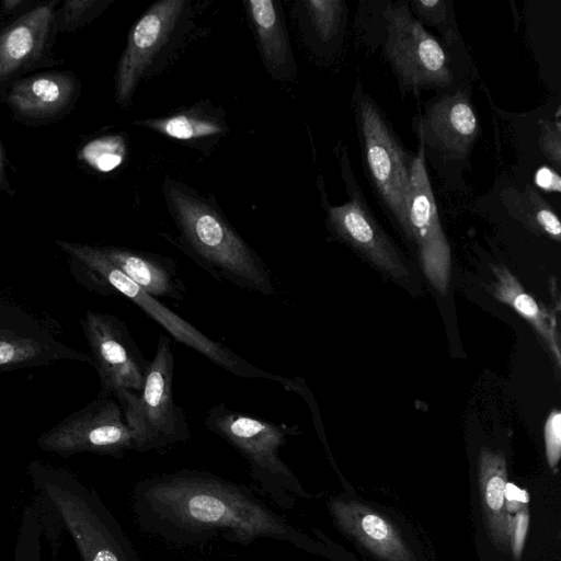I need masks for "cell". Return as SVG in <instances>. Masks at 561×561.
<instances>
[{
  "label": "cell",
  "mask_w": 561,
  "mask_h": 561,
  "mask_svg": "<svg viewBox=\"0 0 561 561\" xmlns=\"http://www.w3.org/2000/svg\"><path fill=\"white\" fill-rule=\"evenodd\" d=\"M140 527L176 546L219 535L232 543L267 538L312 548L309 538L245 485L207 471L183 469L140 480L133 491Z\"/></svg>",
  "instance_id": "cell-1"
},
{
  "label": "cell",
  "mask_w": 561,
  "mask_h": 561,
  "mask_svg": "<svg viewBox=\"0 0 561 561\" xmlns=\"http://www.w3.org/2000/svg\"><path fill=\"white\" fill-rule=\"evenodd\" d=\"M164 193L188 254L214 278L272 296L271 273L218 209L174 180Z\"/></svg>",
  "instance_id": "cell-2"
},
{
  "label": "cell",
  "mask_w": 561,
  "mask_h": 561,
  "mask_svg": "<svg viewBox=\"0 0 561 561\" xmlns=\"http://www.w3.org/2000/svg\"><path fill=\"white\" fill-rule=\"evenodd\" d=\"M55 244L67 254L71 275L87 290L102 296L121 295L128 298L162 325L176 341L238 377L271 379L280 382L288 390H294L296 387V381L253 366L227 346L213 341L190 322L173 313L123 274L99 247L66 240H56Z\"/></svg>",
  "instance_id": "cell-3"
},
{
  "label": "cell",
  "mask_w": 561,
  "mask_h": 561,
  "mask_svg": "<svg viewBox=\"0 0 561 561\" xmlns=\"http://www.w3.org/2000/svg\"><path fill=\"white\" fill-rule=\"evenodd\" d=\"M28 470L72 536L82 561H142L95 491L64 469L33 461Z\"/></svg>",
  "instance_id": "cell-4"
},
{
  "label": "cell",
  "mask_w": 561,
  "mask_h": 561,
  "mask_svg": "<svg viewBox=\"0 0 561 561\" xmlns=\"http://www.w3.org/2000/svg\"><path fill=\"white\" fill-rule=\"evenodd\" d=\"M204 424L247 460L251 478L279 508L291 510L296 497L309 496L279 456L294 428L231 410L225 402L208 410Z\"/></svg>",
  "instance_id": "cell-5"
},
{
  "label": "cell",
  "mask_w": 561,
  "mask_h": 561,
  "mask_svg": "<svg viewBox=\"0 0 561 561\" xmlns=\"http://www.w3.org/2000/svg\"><path fill=\"white\" fill-rule=\"evenodd\" d=\"M174 355L170 337L160 335L140 393L119 391V403L134 449L149 451L191 438L190 425L173 397Z\"/></svg>",
  "instance_id": "cell-6"
},
{
  "label": "cell",
  "mask_w": 561,
  "mask_h": 561,
  "mask_svg": "<svg viewBox=\"0 0 561 561\" xmlns=\"http://www.w3.org/2000/svg\"><path fill=\"white\" fill-rule=\"evenodd\" d=\"M358 131L370 178L387 208L408 233L410 162L377 105L362 90L355 94Z\"/></svg>",
  "instance_id": "cell-7"
},
{
  "label": "cell",
  "mask_w": 561,
  "mask_h": 561,
  "mask_svg": "<svg viewBox=\"0 0 561 561\" xmlns=\"http://www.w3.org/2000/svg\"><path fill=\"white\" fill-rule=\"evenodd\" d=\"M386 56L405 88H445L453 73L440 44L412 16L407 3L389 2L383 10Z\"/></svg>",
  "instance_id": "cell-8"
},
{
  "label": "cell",
  "mask_w": 561,
  "mask_h": 561,
  "mask_svg": "<svg viewBox=\"0 0 561 561\" xmlns=\"http://www.w3.org/2000/svg\"><path fill=\"white\" fill-rule=\"evenodd\" d=\"M37 446L68 457L93 453L121 458L134 449L131 433L114 397L96 398L39 435Z\"/></svg>",
  "instance_id": "cell-9"
},
{
  "label": "cell",
  "mask_w": 561,
  "mask_h": 561,
  "mask_svg": "<svg viewBox=\"0 0 561 561\" xmlns=\"http://www.w3.org/2000/svg\"><path fill=\"white\" fill-rule=\"evenodd\" d=\"M80 324L100 379L99 398L119 391L140 393L150 362L145 358L126 324L117 317L88 310Z\"/></svg>",
  "instance_id": "cell-10"
},
{
  "label": "cell",
  "mask_w": 561,
  "mask_h": 561,
  "mask_svg": "<svg viewBox=\"0 0 561 561\" xmlns=\"http://www.w3.org/2000/svg\"><path fill=\"white\" fill-rule=\"evenodd\" d=\"M424 139L410 162L409 227L407 236L417 247L420 264L431 285L444 294L450 279V248L442 229L425 167Z\"/></svg>",
  "instance_id": "cell-11"
},
{
  "label": "cell",
  "mask_w": 561,
  "mask_h": 561,
  "mask_svg": "<svg viewBox=\"0 0 561 561\" xmlns=\"http://www.w3.org/2000/svg\"><path fill=\"white\" fill-rule=\"evenodd\" d=\"M184 13V0H162L134 24L115 76V101L119 106L129 105L138 83L175 34Z\"/></svg>",
  "instance_id": "cell-12"
},
{
  "label": "cell",
  "mask_w": 561,
  "mask_h": 561,
  "mask_svg": "<svg viewBox=\"0 0 561 561\" xmlns=\"http://www.w3.org/2000/svg\"><path fill=\"white\" fill-rule=\"evenodd\" d=\"M58 360L92 365L89 354L61 343L32 313L0 299V374Z\"/></svg>",
  "instance_id": "cell-13"
},
{
  "label": "cell",
  "mask_w": 561,
  "mask_h": 561,
  "mask_svg": "<svg viewBox=\"0 0 561 561\" xmlns=\"http://www.w3.org/2000/svg\"><path fill=\"white\" fill-rule=\"evenodd\" d=\"M58 3H39L0 28V87L9 88L26 71L51 64L48 56L57 32Z\"/></svg>",
  "instance_id": "cell-14"
},
{
  "label": "cell",
  "mask_w": 561,
  "mask_h": 561,
  "mask_svg": "<svg viewBox=\"0 0 561 561\" xmlns=\"http://www.w3.org/2000/svg\"><path fill=\"white\" fill-rule=\"evenodd\" d=\"M328 224L340 240L383 272L398 278L409 275L396 248L357 192L350 193L347 203L328 208Z\"/></svg>",
  "instance_id": "cell-15"
},
{
  "label": "cell",
  "mask_w": 561,
  "mask_h": 561,
  "mask_svg": "<svg viewBox=\"0 0 561 561\" xmlns=\"http://www.w3.org/2000/svg\"><path fill=\"white\" fill-rule=\"evenodd\" d=\"M80 92L77 77L70 71H55L20 78L7 91L11 111L26 121H48L67 113Z\"/></svg>",
  "instance_id": "cell-16"
},
{
  "label": "cell",
  "mask_w": 561,
  "mask_h": 561,
  "mask_svg": "<svg viewBox=\"0 0 561 561\" xmlns=\"http://www.w3.org/2000/svg\"><path fill=\"white\" fill-rule=\"evenodd\" d=\"M479 125L462 91L433 102L421 122V136L448 158L463 159L473 145Z\"/></svg>",
  "instance_id": "cell-17"
},
{
  "label": "cell",
  "mask_w": 561,
  "mask_h": 561,
  "mask_svg": "<svg viewBox=\"0 0 561 561\" xmlns=\"http://www.w3.org/2000/svg\"><path fill=\"white\" fill-rule=\"evenodd\" d=\"M329 510L336 525L385 561H416L397 528L371 507L353 500L333 499Z\"/></svg>",
  "instance_id": "cell-18"
},
{
  "label": "cell",
  "mask_w": 561,
  "mask_h": 561,
  "mask_svg": "<svg viewBox=\"0 0 561 561\" xmlns=\"http://www.w3.org/2000/svg\"><path fill=\"white\" fill-rule=\"evenodd\" d=\"M99 248L123 274L150 296L176 301L184 299L186 288L173 260L122 247Z\"/></svg>",
  "instance_id": "cell-19"
},
{
  "label": "cell",
  "mask_w": 561,
  "mask_h": 561,
  "mask_svg": "<svg viewBox=\"0 0 561 561\" xmlns=\"http://www.w3.org/2000/svg\"><path fill=\"white\" fill-rule=\"evenodd\" d=\"M481 504L492 539L511 548L513 515L506 499L507 469L502 453L482 447L479 456Z\"/></svg>",
  "instance_id": "cell-20"
},
{
  "label": "cell",
  "mask_w": 561,
  "mask_h": 561,
  "mask_svg": "<svg viewBox=\"0 0 561 561\" xmlns=\"http://www.w3.org/2000/svg\"><path fill=\"white\" fill-rule=\"evenodd\" d=\"M492 271L495 275L492 286L493 295L511 306L534 327L553 354L557 364L560 365L559 340L547 312L524 290L517 278L504 265H493Z\"/></svg>",
  "instance_id": "cell-21"
},
{
  "label": "cell",
  "mask_w": 561,
  "mask_h": 561,
  "mask_svg": "<svg viewBox=\"0 0 561 561\" xmlns=\"http://www.w3.org/2000/svg\"><path fill=\"white\" fill-rule=\"evenodd\" d=\"M248 4L264 60L275 75L277 71L286 75L291 69L293 57L276 3L271 0H251Z\"/></svg>",
  "instance_id": "cell-22"
},
{
  "label": "cell",
  "mask_w": 561,
  "mask_h": 561,
  "mask_svg": "<svg viewBox=\"0 0 561 561\" xmlns=\"http://www.w3.org/2000/svg\"><path fill=\"white\" fill-rule=\"evenodd\" d=\"M506 211L527 228L560 241L561 225L557 214L533 187H505L500 194Z\"/></svg>",
  "instance_id": "cell-23"
},
{
  "label": "cell",
  "mask_w": 561,
  "mask_h": 561,
  "mask_svg": "<svg viewBox=\"0 0 561 561\" xmlns=\"http://www.w3.org/2000/svg\"><path fill=\"white\" fill-rule=\"evenodd\" d=\"M140 125L176 140H198L219 136L224 125L213 116L194 111L174 114L163 118L148 119Z\"/></svg>",
  "instance_id": "cell-24"
},
{
  "label": "cell",
  "mask_w": 561,
  "mask_h": 561,
  "mask_svg": "<svg viewBox=\"0 0 561 561\" xmlns=\"http://www.w3.org/2000/svg\"><path fill=\"white\" fill-rule=\"evenodd\" d=\"M111 3L107 0H67L55 11L57 32H75L95 19Z\"/></svg>",
  "instance_id": "cell-25"
},
{
  "label": "cell",
  "mask_w": 561,
  "mask_h": 561,
  "mask_svg": "<svg viewBox=\"0 0 561 561\" xmlns=\"http://www.w3.org/2000/svg\"><path fill=\"white\" fill-rule=\"evenodd\" d=\"M124 154V141L116 136L94 139L82 149V159L101 172H108L119 165Z\"/></svg>",
  "instance_id": "cell-26"
},
{
  "label": "cell",
  "mask_w": 561,
  "mask_h": 561,
  "mask_svg": "<svg viewBox=\"0 0 561 561\" xmlns=\"http://www.w3.org/2000/svg\"><path fill=\"white\" fill-rule=\"evenodd\" d=\"M307 11L318 36L330 41L337 32L341 22L342 5L340 0L306 1Z\"/></svg>",
  "instance_id": "cell-27"
},
{
  "label": "cell",
  "mask_w": 561,
  "mask_h": 561,
  "mask_svg": "<svg viewBox=\"0 0 561 561\" xmlns=\"http://www.w3.org/2000/svg\"><path fill=\"white\" fill-rule=\"evenodd\" d=\"M412 9L427 23L439 27L444 36L451 43L456 34L448 24L447 2L444 0H416L411 2Z\"/></svg>",
  "instance_id": "cell-28"
},
{
  "label": "cell",
  "mask_w": 561,
  "mask_h": 561,
  "mask_svg": "<svg viewBox=\"0 0 561 561\" xmlns=\"http://www.w3.org/2000/svg\"><path fill=\"white\" fill-rule=\"evenodd\" d=\"M539 147L554 167L561 165V125L560 121L539 119Z\"/></svg>",
  "instance_id": "cell-29"
},
{
  "label": "cell",
  "mask_w": 561,
  "mask_h": 561,
  "mask_svg": "<svg viewBox=\"0 0 561 561\" xmlns=\"http://www.w3.org/2000/svg\"><path fill=\"white\" fill-rule=\"evenodd\" d=\"M546 456L551 469L558 465L561 455V413L553 410L545 423Z\"/></svg>",
  "instance_id": "cell-30"
},
{
  "label": "cell",
  "mask_w": 561,
  "mask_h": 561,
  "mask_svg": "<svg viewBox=\"0 0 561 561\" xmlns=\"http://www.w3.org/2000/svg\"><path fill=\"white\" fill-rule=\"evenodd\" d=\"M529 525V513L527 504L522 505L513 517L511 549L516 560H519L523 553L526 535Z\"/></svg>",
  "instance_id": "cell-31"
},
{
  "label": "cell",
  "mask_w": 561,
  "mask_h": 561,
  "mask_svg": "<svg viewBox=\"0 0 561 561\" xmlns=\"http://www.w3.org/2000/svg\"><path fill=\"white\" fill-rule=\"evenodd\" d=\"M537 186L549 192H561L560 175L549 167H541L535 175Z\"/></svg>",
  "instance_id": "cell-32"
},
{
  "label": "cell",
  "mask_w": 561,
  "mask_h": 561,
  "mask_svg": "<svg viewBox=\"0 0 561 561\" xmlns=\"http://www.w3.org/2000/svg\"><path fill=\"white\" fill-rule=\"evenodd\" d=\"M13 193L14 191L7 178L4 152L0 144V194L13 196Z\"/></svg>",
  "instance_id": "cell-33"
},
{
  "label": "cell",
  "mask_w": 561,
  "mask_h": 561,
  "mask_svg": "<svg viewBox=\"0 0 561 561\" xmlns=\"http://www.w3.org/2000/svg\"><path fill=\"white\" fill-rule=\"evenodd\" d=\"M30 3L31 2L24 0H5L1 2V12L3 15L12 14Z\"/></svg>",
  "instance_id": "cell-34"
}]
</instances>
